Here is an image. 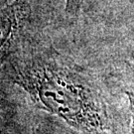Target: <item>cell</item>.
Masks as SVG:
<instances>
[{
  "label": "cell",
  "instance_id": "cell-4",
  "mask_svg": "<svg viewBox=\"0 0 134 134\" xmlns=\"http://www.w3.org/2000/svg\"><path fill=\"white\" fill-rule=\"evenodd\" d=\"M127 96L130 101V107L132 111V128H131V134H134V92H127Z\"/></svg>",
  "mask_w": 134,
  "mask_h": 134
},
{
  "label": "cell",
  "instance_id": "cell-3",
  "mask_svg": "<svg viewBox=\"0 0 134 134\" xmlns=\"http://www.w3.org/2000/svg\"><path fill=\"white\" fill-rule=\"evenodd\" d=\"M85 0H66V13L70 17H77L81 13Z\"/></svg>",
  "mask_w": 134,
  "mask_h": 134
},
{
  "label": "cell",
  "instance_id": "cell-2",
  "mask_svg": "<svg viewBox=\"0 0 134 134\" xmlns=\"http://www.w3.org/2000/svg\"><path fill=\"white\" fill-rule=\"evenodd\" d=\"M31 15L28 0H11L0 7V59L19 37Z\"/></svg>",
  "mask_w": 134,
  "mask_h": 134
},
{
  "label": "cell",
  "instance_id": "cell-1",
  "mask_svg": "<svg viewBox=\"0 0 134 134\" xmlns=\"http://www.w3.org/2000/svg\"><path fill=\"white\" fill-rule=\"evenodd\" d=\"M14 81L38 103L68 122L83 125L90 111H94L92 93L86 81L66 65L45 56L19 61Z\"/></svg>",
  "mask_w": 134,
  "mask_h": 134
}]
</instances>
